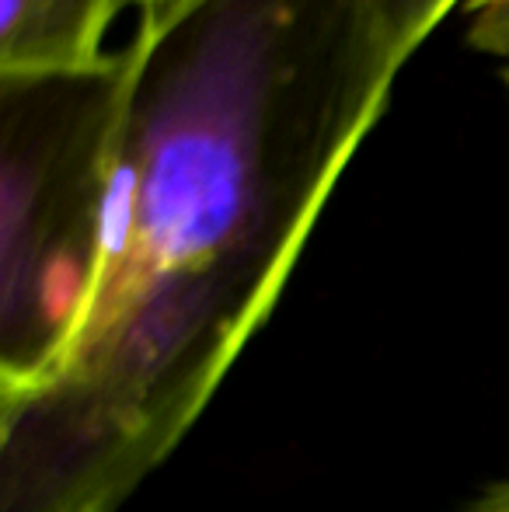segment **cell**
Wrapping results in <instances>:
<instances>
[{
  "label": "cell",
  "instance_id": "1",
  "mask_svg": "<svg viewBox=\"0 0 509 512\" xmlns=\"http://www.w3.org/2000/svg\"><path fill=\"white\" fill-rule=\"evenodd\" d=\"M401 67L374 0H178L136 21L84 297L0 366V512H119L182 446Z\"/></svg>",
  "mask_w": 509,
  "mask_h": 512
},
{
  "label": "cell",
  "instance_id": "2",
  "mask_svg": "<svg viewBox=\"0 0 509 512\" xmlns=\"http://www.w3.org/2000/svg\"><path fill=\"white\" fill-rule=\"evenodd\" d=\"M116 95L119 60L91 77L0 84V366L39 356L77 314Z\"/></svg>",
  "mask_w": 509,
  "mask_h": 512
},
{
  "label": "cell",
  "instance_id": "3",
  "mask_svg": "<svg viewBox=\"0 0 509 512\" xmlns=\"http://www.w3.org/2000/svg\"><path fill=\"white\" fill-rule=\"evenodd\" d=\"M129 0H0V84L70 81L109 70L112 21Z\"/></svg>",
  "mask_w": 509,
  "mask_h": 512
},
{
  "label": "cell",
  "instance_id": "4",
  "mask_svg": "<svg viewBox=\"0 0 509 512\" xmlns=\"http://www.w3.org/2000/svg\"><path fill=\"white\" fill-rule=\"evenodd\" d=\"M381 21L387 28L394 53L401 63H408L422 49V42L450 18L461 14L464 0H374Z\"/></svg>",
  "mask_w": 509,
  "mask_h": 512
},
{
  "label": "cell",
  "instance_id": "5",
  "mask_svg": "<svg viewBox=\"0 0 509 512\" xmlns=\"http://www.w3.org/2000/svg\"><path fill=\"white\" fill-rule=\"evenodd\" d=\"M464 39L475 53L509 63V0H464Z\"/></svg>",
  "mask_w": 509,
  "mask_h": 512
},
{
  "label": "cell",
  "instance_id": "6",
  "mask_svg": "<svg viewBox=\"0 0 509 512\" xmlns=\"http://www.w3.org/2000/svg\"><path fill=\"white\" fill-rule=\"evenodd\" d=\"M457 512H509V471L492 485H485L468 506H461Z\"/></svg>",
  "mask_w": 509,
  "mask_h": 512
},
{
  "label": "cell",
  "instance_id": "7",
  "mask_svg": "<svg viewBox=\"0 0 509 512\" xmlns=\"http://www.w3.org/2000/svg\"><path fill=\"white\" fill-rule=\"evenodd\" d=\"M129 4L136 7V14H140V18H157V14L171 11L178 0H129Z\"/></svg>",
  "mask_w": 509,
  "mask_h": 512
},
{
  "label": "cell",
  "instance_id": "8",
  "mask_svg": "<svg viewBox=\"0 0 509 512\" xmlns=\"http://www.w3.org/2000/svg\"><path fill=\"white\" fill-rule=\"evenodd\" d=\"M499 77H503V88H506V95H509V63H506V67H499Z\"/></svg>",
  "mask_w": 509,
  "mask_h": 512
}]
</instances>
